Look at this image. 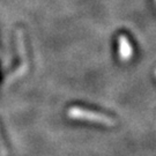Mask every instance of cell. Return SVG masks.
<instances>
[{
    "mask_svg": "<svg viewBox=\"0 0 156 156\" xmlns=\"http://www.w3.org/2000/svg\"><path fill=\"white\" fill-rule=\"evenodd\" d=\"M67 115H68V117L73 118V119L87 120V122L100 124V125H104V126H113L116 124L115 119L110 116H106L104 113L93 111V110H88L84 108H80V106H72L71 109H68Z\"/></svg>",
    "mask_w": 156,
    "mask_h": 156,
    "instance_id": "cell-1",
    "label": "cell"
},
{
    "mask_svg": "<svg viewBox=\"0 0 156 156\" xmlns=\"http://www.w3.org/2000/svg\"><path fill=\"white\" fill-rule=\"evenodd\" d=\"M119 57L120 59L124 60V62H127L132 58V55H133V48L129 43V41L126 36L122 35L119 37Z\"/></svg>",
    "mask_w": 156,
    "mask_h": 156,
    "instance_id": "cell-2",
    "label": "cell"
},
{
    "mask_svg": "<svg viewBox=\"0 0 156 156\" xmlns=\"http://www.w3.org/2000/svg\"><path fill=\"white\" fill-rule=\"evenodd\" d=\"M155 75H156V71H155Z\"/></svg>",
    "mask_w": 156,
    "mask_h": 156,
    "instance_id": "cell-3",
    "label": "cell"
}]
</instances>
